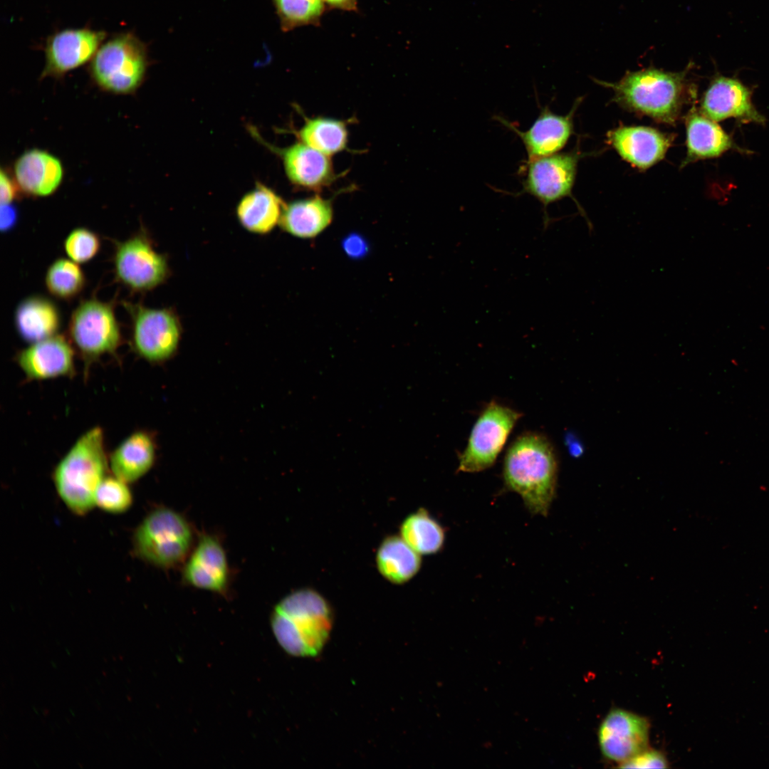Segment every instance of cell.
Returning <instances> with one entry per match:
<instances>
[{
  "label": "cell",
  "mask_w": 769,
  "mask_h": 769,
  "mask_svg": "<svg viewBox=\"0 0 769 769\" xmlns=\"http://www.w3.org/2000/svg\"><path fill=\"white\" fill-rule=\"evenodd\" d=\"M115 279L132 293H145L163 284L169 276L164 254L158 252L141 229L123 241H113Z\"/></svg>",
  "instance_id": "7"
},
{
  "label": "cell",
  "mask_w": 769,
  "mask_h": 769,
  "mask_svg": "<svg viewBox=\"0 0 769 769\" xmlns=\"http://www.w3.org/2000/svg\"><path fill=\"white\" fill-rule=\"evenodd\" d=\"M607 138L622 159L642 169L661 160L672 142L671 136L644 126H620L609 131Z\"/></svg>",
  "instance_id": "19"
},
{
  "label": "cell",
  "mask_w": 769,
  "mask_h": 769,
  "mask_svg": "<svg viewBox=\"0 0 769 769\" xmlns=\"http://www.w3.org/2000/svg\"><path fill=\"white\" fill-rule=\"evenodd\" d=\"M274 150L289 181L298 188L318 192L337 179L330 156L303 142Z\"/></svg>",
  "instance_id": "18"
},
{
  "label": "cell",
  "mask_w": 769,
  "mask_h": 769,
  "mask_svg": "<svg viewBox=\"0 0 769 769\" xmlns=\"http://www.w3.org/2000/svg\"><path fill=\"white\" fill-rule=\"evenodd\" d=\"M399 534L420 555L438 553L445 540L442 525L422 508L405 518L399 527Z\"/></svg>",
  "instance_id": "28"
},
{
  "label": "cell",
  "mask_w": 769,
  "mask_h": 769,
  "mask_svg": "<svg viewBox=\"0 0 769 769\" xmlns=\"http://www.w3.org/2000/svg\"><path fill=\"white\" fill-rule=\"evenodd\" d=\"M16 183L3 169L0 174V199L1 205L11 204L17 197Z\"/></svg>",
  "instance_id": "35"
},
{
  "label": "cell",
  "mask_w": 769,
  "mask_h": 769,
  "mask_svg": "<svg viewBox=\"0 0 769 769\" xmlns=\"http://www.w3.org/2000/svg\"><path fill=\"white\" fill-rule=\"evenodd\" d=\"M334 613L329 602L310 587L295 590L274 607L271 626L280 646L297 657L318 656L328 643Z\"/></svg>",
  "instance_id": "2"
},
{
  "label": "cell",
  "mask_w": 769,
  "mask_h": 769,
  "mask_svg": "<svg viewBox=\"0 0 769 769\" xmlns=\"http://www.w3.org/2000/svg\"><path fill=\"white\" fill-rule=\"evenodd\" d=\"M285 206L272 189L257 183L241 198L236 214L240 224L248 231L266 234L280 224Z\"/></svg>",
  "instance_id": "23"
},
{
  "label": "cell",
  "mask_w": 769,
  "mask_h": 769,
  "mask_svg": "<svg viewBox=\"0 0 769 769\" xmlns=\"http://www.w3.org/2000/svg\"><path fill=\"white\" fill-rule=\"evenodd\" d=\"M328 9L357 11V0H323Z\"/></svg>",
  "instance_id": "37"
},
{
  "label": "cell",
  "mask_w": 769,
  "mask_h": 769,
  "mask_svg": "<svg viewBox=\"0 0 769 769\" xmlns=\"http://www.w3.org/2000/svg\"><path fill=\"white\" fill-rule=\"evenodd\" d=\"M347 126L345 120L308 117L295 133L299 142L330 157L347 149Z\"/></svg>",
  "instance_id": "27"
},
{
  "label": "cell",
  "mask_w": 769,
  "mask_h": 769,
  "mask_svg": "<svg viewBox=\"0 0 769 769\" xmlns=\"http://www.w3.org/2000/svg\"><path fill=\"white\" fill-rule=\"evenodd\" d=\"M521 414L492 401L474 424L466 447L459 456L458 471L475 473L494 464Z\"/></svg>",
  "instance_id": "10"
},
{
  "label": "cell",
  "mask_w": 769,
  "mask_h": 769,
  "mask_svg": "<svg viewBox=\"0 0 769 769\" xmlns=\"http://www.w3.org/2000/svg\"><path fill=\"white\" fill-rule=\"evenodd\" d=\"M18 220V211L11 204L1 205V231L6 233L15 227Z\"/></svg>",
  "instance_id": "36"
},
{
  "label": "cell",
  "mask_w": 769,
  "mask_h": 769,
  "mask_svg": "<svg viewBox=\"0 0 769 769\" xmlns=\"http://www.w3.org/2000/svg\"><path fill=\"white\" fill-rule=\"evenodd\" d=\"M132 323L131 344L135 352L151 363H162L178 349L182 327L170 308H149L142 303L122 301Z\"/></svg>",
  "instance_id": "9"
},
{
  "label": "cell",
  "mask_w": 769,
  "mask_h": 769,
  "mask_svg": "<svg viewBox=\"0 0 769 769\" xmlns=\"http://www.w3.org/2000/svg\"><path fill=\"white\" fill-rule=\"evenodd\" d=\"M230 577L227 555L214 535L202 534L183 564L182 580L188 585L224 595Z\"/></svg>",
  "instance_id": "14"
},
{
  "label": "cell",
  "mask_w": 769,
  "mask_h": 769,
  "mask_svg": "<svg viewBox=\"0 0 769 769\" xmlns=\"http://www.w3.org/2000/svg\"><path fill=\"white\" fill-rule=\"evenodd\" d=\"M68 331L70 340L86 360L113 353L122 342L114 302L96 297L80 302L70 315Z\"/></svg>",
  "instance_id": "8"
},
{
  "label": "cell",
  "mask_w": 769,
  "mask_h": 769,
  "mask_svg": "<svg viewBox=\"0 0 769 769\" xmlns=\"http://www.w3.org/2000/svg\"><path fill=\"white\" fill-rule=\"evenodd\" d=\"M687 153L683 166L699 159L715 158L733 150L748 151L738 147L718 124L693 108L686 117Z\"/></svg>",
  "instance_id": "21"
},
{
  "label": "cell",
  "mask_w": 769,
  "mask_h": 769,
  "mask_svg": "<svg viewBox=\"0 0 769 769\" xmlns=\"http://www.w3.org/2000/svg\"><path fill=\"white\" fill-rule=\"evenodd\" d=\"M505 486L517 493L533 515L546 516L556 492L558 461L546 436L520 435L509 446L503 462Z\"/></svg>",
  "instance_id": "1"
},
{
  "label": "cell",
  "mask_w": 769,
  "mask_h": 769,
  "mask_svg": "<svg viewBox=\"0 0 769 769\" xmlns=\"http://www.w3.org/2000/svg\"><path fill=\"white\" fill-rule=\"evenodd\" d=\"M376 565L381 575L387 581L402 585L417 574L422 560L420 554L400 535H391L384 538L377 548Z\"/></svg>",
  "instance_id": "26"
},
{
  "label": "cell",
  "mask_w": 769,
  "mask_h": 769,
  "mask_svg": "<svg viewBox=\"0 0 769 769\" xmlns=\"http://www.w3.org/2000/svg\"><path fill=\"white\" fill-rule=\"evenodd\" d=\"M701 113L719 122L733 117L743 123L764 125L765 117L752 102V91L738 79L716 75L701 101Z\"/></svg>",
  "instance_id": "15"
},
{
  "label": "cell",
  "mask_w": 769,
  "mask_h": 769,
  "mask_svg": "<svg viewBox=\"0 0 769 769\" xmlns=\"http://www.w3.org/2000/svg\"><path fill=\"white\" fill-rule=\"evenodd\" d=\"M578 159L579 155L575 152L555 153L526 160L523 166L520 194H529L543 205L544 229L551 223L548 206L565 197L572 198Z\"/></svg>",
  "instance_id": "11"
},
{
  "label": "cell",
  "mask_w": 769,
  "mask_h": 769,
  "mask_svg": "<svg viewBox=\"0 0 769 769\" xmlns=\"http://www.w3.org/2000/svg\"><path fill=\"white\" fill-rule=\"evenodd\" d=\"M194 544L193 530L188 520L168 507L151 511L132 535L136 556L162 569L183 565Z\"/></svg>",
  "instance_id": "5"
},
{
  "label": "cell",
  "mask_w": 769,
  "mask_h": 769,
  "mask_svg": "<svg viewBox=\"0 0 769 769\" xmlns=\"http://www.w3.org/2000/svg\"><path fill=\"white\" fill-rule=\"evenodd\" d=\"M281 29L290 31L305 26L320 25L325 10L323 0H273Z\"/></svg>",
  "instance_id": "30"
},
{
  "label": "cell",
  "mask_w": 769,
  "mask_h": 769,
  "mask_svg": "<svg viewBox=\"0 0 769 769\" xmlns=\"http://www.w3.org/2000/svg\"><path fill=\"white\" fill-rule=\"evenodd\" d=\"M107 33L89 28H66L49 36L41 78H59L91 61Z\"/></svg>",
  "instance_id": "12"
},
{
  "label": "cell",
  "mask_w": 769,
  "mask_h": 769,
  "mask_svg": "<svg viewBox=\"0 0 769 769\" xmlns=\"http://www.w3.org/2000/svg\"><path fill=\"white\" fill-rule=\"evenodd\" d=\"M45 285L53 297L70 300L83 291L86 277L78 263L70 258H58L46 270Z\"/></svg>",
  "instance_id": "29"
},
{
  "label": "cell",
  "mask_w": 769,
  "mask_h": 769,
  "mask_svg": "<svg viewBox=\"0 0 769 769\" xmlns=\"http://www.w3.org/2000/svg\"><path fill=\"white\" fill-rule=\"evenodd\" d=\"M649 723L630 711L614 708L602 721L598 741L603 755L621 763L647 748Z\"/></svg>",
  "instance_id": "13"
},
{
  "label": "cell",
  "mask_w": 769,
  "mask_h": 769,
  "mask_svg": "<svg viewBox=\"0 0 769 769\" xmlns=\"http://www.w3.org/2000/svg\"><path fill=\"white\" fill-rule=\"evenodd\" d=\"M95 506L105 512L120 514L132 506V493L128 483L115 476H105L95 494Z\"/></svg>",
  "instance_id": "31"
},
{
  "label": "cell",
  "mask_w": 769,
  "mask_h": 769,
  "mask_svg": "<svg viewBox=\"0 0 769 769\" xmlns=\"http://www.w3.org/2000/svg\"><path fill=\"white\" fill-rule=\"evenodd\" d=\"M14 323L19 335L31 344L58 334L61 315L51 299L32 295L19 303L14 311Z\"/></svg>",
  "instance_id": "22"
},
{
  "label": "cell",
  "mask_w": 769,
  "mask_h": 769,
  "mask_svg": "<svg viewBox=\"0 0 769 769\" xmlns=\"http://www.w3.org/2000/svg\"><path fill=\"white\" fill-rule=\"evenodd\" d=\"M333 217L331 200L315 195L286 204L279 224L289 234L311 239L322 233Z\"/></svg>",
  "instance_id": "25"
},
{
  "label": "cell",
  "mask_w": 769,
  "mask_h": 769,
  "mask_svg": "<svg viewBox=\"0 0 769 769\" xmlns=\"http://www.w3.org/2000/svg\"><path fill=\"white\" fill-rule=\"evenodd\" d=\"M16 360L24 375L41 380L70 375L74 370V351L63 335L56 334L31 343L17 354Z\"/></svg>",
  "instance_id": "17"
},
{
  "label": "cell",
  "mask_w": 769,
  "mask_h": 769,
  "mask_svg": "<svg viewBox=\"0 0 769 769\" xmlns=\"http://www.w3.org/2000/svg\"><path fill=\"white\" fill-rule=\"evenodd\" d=\"M578 103H575L567 115H556L548 107L543 108L524 132L503 117L496 116V119L519 137L527 154L526 160H530L555 154L566 145L573 132V116Z\"/></svg>",
  "instance_id": "16"
},
{
  "label": "cell",
  "mask_w": 769,
  "mask_h": 769,
  "mask_svg": "<svg viewBox=\"0 0 769 769\" xmlns=\"http://www.w3.org/2000/svg\"><path fill=\"white\" fill-rule=\"evenodd\" d=\"M147 66V46L134 33L123 32L101 44L90 61L89 71L102 90L127 95L141 85Z\"/></svg>",
  "instance_id": "6"
},
{
  "label": "cell",
  "mask_w": 769,
  "mask_h": 769,
  "mask_svg": "<svg viewBox=\"0 0 769 769\" xmlns=\"http://www.w3.org/2000/svg\"><path fill=\"white\" fill-rule=\"evenodd\" d=\"M691 64L681 72L646 68L627 72L617 83L597 80L611 88L614 100L623 107L668 124L679 118L684 105L694 96L687 79Z\"/></svg>",
  "instance_id": "3"
},
{
  "label": "cell",
  "mask_w": 769,
  "mask_h": 769,
  "mask_svg": "<svg viewBox=\"0 0 769 769\" xmlns=\"http://www.w3.org/2000/svg\"><path fill=\"white\" fill-rule=\"evenodd\" d=\"M107 467L103 431L95 427L78 439L53 473L57 493L70 512L84 516L95 506Z\"/></svg>",
  "instance_id": "4"
},
{
  "label": "cell",
  "mask_w": 769,
  "mask_h": 769,
  "mask_svg": "<svg viewBox=\"0 0 769 769\" xmlns=\"http://www.w3.org/2000/svg\"><path fill=\"white\" fill-rule=\"evenodd\" d=\"M101 248L100 236L86 227L73 229L66 237L63 249L68 258L85 263L97 256Z\"/></svg>",
  "instance_id": "32"
},
{
  "label": "cell",
  "mask_w": 769,
  "mask_h": 769,
  "mask_svg": "<svg viewBox=\"0 0 769 769\" xmlns=\"http://www.w3.org/2000/svg\"><path fill=\"white\" fill-rule=\"evenodd\" d=\"M342 248L347 255L352 258L365 256L369 251L366 240L359 234H352L342 241Z\"/></svg>",
  "instance_id": "34"
},
{
  "label": "cell",
  "mask_w": 769,
  "mask_h": 769,
  "mask_svg": "<svg viewBox=\"0 0 769 769\" xmlns=\"http://www.w3.org/2000/svg\"><path fill=\"white\" fill-rule=\"evenodd\" d=\"M623 768H666L668 762L664 755L655 750L647 748L634 757L620 763Z\"/></svg>",
  "instance_id": "33"
},
{
  "label": "cell",
  "mask_w": 769,
  "mask_h": 769,
  "mask_svg": "<svg viewBox=\"0 0 769 769\" xmlns=\"http://www.w3.org/2000/svg\"><path fill=\"white\" fill-rule=\"evenodd\" d=\"M156 443L145 431H137L126 437L110 456L113 475L130 483L145 476L153 466Z\"/></svg>",
  "instance_id": "24"
},
{
  "label": "cell",
  "mask_w": 769,
  "mask_h": 769,
  "mask_svg": "<svg viewBox=\"0 0 769 769\" xmlns=\"http://www.w3.org/2000/svg\"><path fill=\"white\" fill-rule=\"evenodd\" d=\"M63 173V164L57 157L36 148L24 152L14 165L18 187L36 197L53 194L60 187Z\"/></svg>",
  "instance_id": "20"
}]
</instances>
